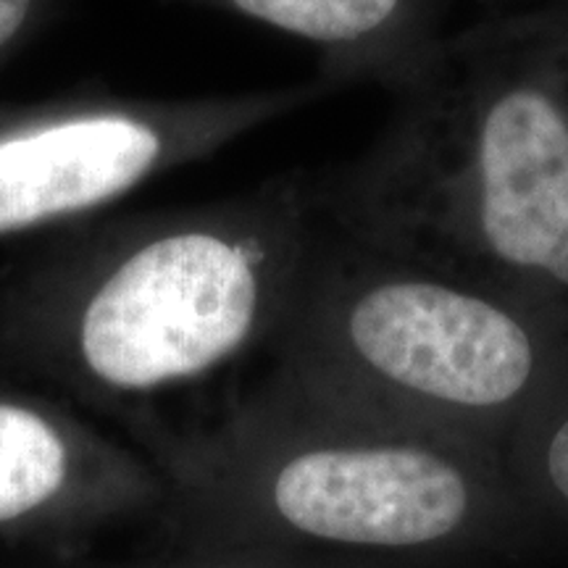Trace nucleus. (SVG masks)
<instances>
[{
    "label": "nucleus",
    "instance_id": "nucleus-7",
    "mask_svg": "<svg viewBox=\"0 0 568 568\" xmlns=\"http://www.w3.org/2000/svg\"><path fill=\"white\" fill-rule=\"evenodd\" d=\"M71 445L40 410L0 400V521L30 514L67 485Z\"/></svg>",
    "mask_w": 568,
    "mask_h": 568
},
{
    "label": "nucleus",
    "instance_id": "nucleus-4",
    "mask_svg": "<svg viewBox=\"0 0 568 568\" xmlns=\"http://www.w3.org/2000/svg\"><path fill=\"white\" fill-rule=\"evenodd\" d=\"M337 92L314 80L203 98L80 90L0 105V240L82 224L142 184L209 159L268 122Z\"/></svg>",
    "mask_w": 568,
    "mask_h": 568
},
{
    "label": "nucleus",
    "instance_id": "nucleus-9",
    "mask_svg": "<svg viewBox=\"0 0 568 568\" xmlns=\"http://www.w3.org/2000/svg\"><path fill=\"white\" fill-rule=\"evenodd\" d=\"M539 17L545 38L552 51V59L558 63L560 80H564L568 95V6H552V9H531Z\"/></svg>",
    "mask_w": 568,
    "mask_h": 568
},
{
    "label": "nucleus",
    "instance_id": "nucleus-8",
    "mask_svg": "<svg viewBox=\"0 0 568 568\" xmlns=\"http://www.w3.org/2000/svg\"><path fill=\"white\" fill-rule=\"evenodd\" d=\"M55 0H0V69L53 17Z\"/></svg>",
    "mask_w": 568,
    "mask_h": 568
},
{
    "label": "nucleus",
    "instance_id": "nucleus-11",
    "mask_svg": "<svg viewBox=\"0 0 568 568\" xmlns=\"http://www.w3.org/2000/svg\"><path fill=\"white\" fill-rule=\"evenodd\" d=\"M552 6H568V0H531L529 9H524V11H531V9H552Z\"/></svg>",
    "mask_w": 568,
    "mask_h": 568
},
{
    "label": "nucleus",
    "instance_id": "nucleus-5",
    "mask_svg": "<svg viewBox=\"0 0 568 568\" xmlns=\"http://www.w3.org/2000/svg\"><path fill=\"white\" fill-rule=\"evenodd\" d=\"M280 514L308 535L355 545H422L468 510L460 468L418 443L318 445L274 479Z\"/></svg>",
    "mask_w": 568,
    "mask_h": 568
},
{
    "label": "nucleus",
    "instance_id": "nucleus-10",
    "mask_svg": "<svg viewBox=\"0 0 568 568\" xmlns=\"http://www.w3.org/2000/svg\"><path fill=\"white\" fill-rule=\"evenodd\" d=\"M545 471L552 487L568 500V410L558 418L545 443Z\"/></svg>",
    "mask_w": 568,
    "mask_h": 568
},
{
    "label": "nucleus",
    "instance_id": "nucleus-3",
    "mask_svg": "<svg viewBox=\"0 0 568 568\" xmlns=\"http://www.w3.org/2000/svg\"><path fill=\"white\" fill-rule=\"evenodd\" d=\"M426 406L495 414L527 397L568 318L368 251L318 219L282 324Z\"/></svg>",
    "mask_w": 568,
    "mask_h": 568
},
{
    "label": "nucleus",
    "instance_id": "nucleus-1",
    "mask_svg": "<svg viewBox=\"0 0 568 568\" xmlns=\"http://www.w3.org/2000/svg\"><path fill=\"white\" fill-rule=\"evenodd\" d=\"M318 219L568 318V95L535 11L445 34L379 140L314 174Z\"/></svg>",
    "mask_w": 568,
    "mask_h": 568
},
{
    "label": "nucleus",
    "instance_id": "nucleus-6",
    "mask_svg": "<svg viewBox=\"0 0 568 568\" xmlns=\"http://www.w3.org/2000/svg\"><path fill=\"white\" fill-rule=\"evenodd\" d=\"M234 13L308 42L318 80L335 90L379 84L400 92L445 40L453 0H174Z\"/></svg>",
    "mask_w": 568,
    "mask_h": 568
},
{
    "label": "nucleus",
    "instance_id": "nucleus-2",
    "mask_svg": "<svg viewBox=\"0 0 568 568\" xmlns=\"http://www.w3.org/2000/svg\"><path fill=\"white\" fill-rule=\"evenodd\" d=\"M82 224L0 287L3 311L98 385L145 393L211 372L282 324L318 232L314 172Z\"/></svg>",
    "mask_w": 568,
    "mask_h": 568
}]
</instances>
